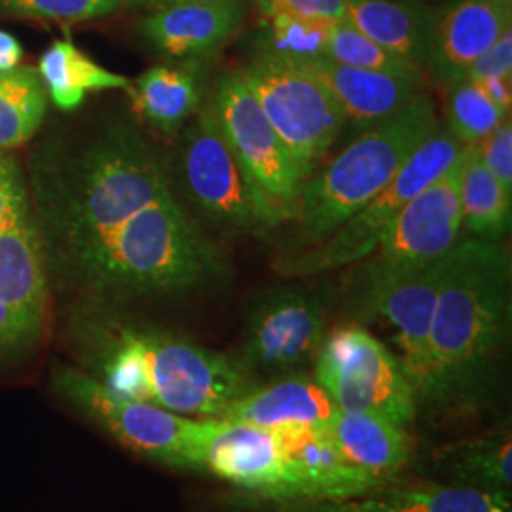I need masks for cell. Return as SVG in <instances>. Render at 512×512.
<instances>
[{
	"label": "cell",
	"instance_id": "cell-1",
	"mask_svg": "<svg viewBox=\"0 0 512 512\" xmlns=\"http://www.w3.org/2000/svg\"><path fill=\"white\" fill-rule=\"evenodd\" d=\"M31 186V213L50 270L171 194L156 150L128 126L84 143H44L33 158Z\"/></svg>",
	"mask_w": 512,
	"mask_h": 512
},
{
	"label": "cell",
	"instance_id": "cell-2",
	"mask_svg": "<svg viewBox=\"0 0 512 512\" xmlns=\"http://www.w3.org/2000/svg\"><path fill=\"white\" fill-rule=\"evenodd\" d=\"M511 255L503 241L459 239L446 255L429 332L425 412L475 408L511 327Z\"/></svg>",
	"mask_w": 512,
	"mask_h": 512
},
{
	"label": "cell",
	"instance_id": "cell-3",
	"mask_svg": "<svg viewBox=\"0 0 512 512\" xmlns=\"http://www.w3.org/2000/svg\"><path fill=\"white\" fill-rule=\"evenodd\" d=\"M52 270L95 296L143 298L215 287L226 262L171 192Z\"/></svg>",
	"mask_w": 512,
	"mask_h": 512
},
{
	"label": "cell",
	"instance_id": "cell-4",
	"mask_svg": "<svg viewBox=\"0 0 512 512\" xmlns=\"http://www.w3.org/2000/svg\"><path fill=\"white\" fill-rule=\"evenodd\" d=\"M439 128L435 103L420 93L404 109L363 131L325 169L306 179L281 255L308 249L376 198L412 152Z\"/></svg>",
	"mask_w": 512,
	"mask_h": 512
},
{
	"label": "cell",
	"instance_id": "cell-5",
	"mask_svg": "<svg viewBox=\"0 0 512 512\" xmlns=\"http://www.w3.org/2000/svg\"><path fill=\"white\" fill-rule=\"evenodd\" d=\"M463 148L465 145L459 143L450 129H435L412 152L391 183L376 198L330 232L323 241L308 249L279 256L275 270L287 277H300L329 272L349 264L355 266L365 260L385 238L404 205L412 202L421 190L435 183L442 173L456 164Z\"/></svg>",
	"mask_w": 512,
	"mask_h": 512
},
{
	"label": "cell",
	"instance_id": "cell-6",
	"mask_svg": "<svg viewBox=\"0 0 512 512\" xmlns=\"http://www.w3.org/2000/svg\"><path fill=\"white\" fill-rule=\"evenodd\" d=\"M135 332L152 389V404L173 414L219 420L230 404L258 385L238 359L164 330Z\"/></svg>",
	"mask_w": 512,
	"mask_h": 512
},
{
	"label": "cell",
	"instance_id": "cell-7",
	"mask_svg": "<svg viewBox=\"0 0 512 512\" xmlns=\"http://www.w3.org/2000/svg\"><path fill=\"white\" fill-rule=\"evenodd\" d=\"M465 150V148H463ZM463 152L458 162L410 203L393 222L385 238L365 260L351 283L353 304L384 289L404 275L420 272L448 255L461 232V177Z\"/></svg>",
	"mask_w": 512,
	"mask_h": 512
},
{
	"label": "cell",
	"instance_id": "cell-8",
	"mask_svg": "<svg viewBox=\"0 0 512 512\" xmlns=\"http://www.w3.org/2000/svg\"><path fill=\"white\" fill-rule=\"evenodd\" d=\"M177 177L186 200L222 230L266 236L283 224L247 179L209 105L184 131Z\"/></svg>",
	"mask_w": 512,
	"mask_h": 512
},
{
	"label": "cell",
	"instance_id": "cell-9",
	"mask_svg": "<svg viewBox=\"0 0 512 512\" xmlns=\"http://www.w3.org/2000/svg\"><path fill=\"white\" fill-rule=\"evenodd\" d=\"M313 378L344 412H368L410 429L418 416L414 389L399 357L372 332L346 325L327 334Z\"/></svg>",
	"mask_w": 512,
	"mask_h": 512
},
{
	"label": "cell",
	"instance_id": "cell-10",
	"mask_svg": "<svg viewBox=\"0 0 512 512\" xmlns=\"http://www.w3.org/2000/svg\"><path fill=\"white\" fill-rule=\"evenodd\" d=\"M306 179L344 128L346 114L308 67L260 52L239 73Z\"/></svg>",
	"mask_w": 512,
	"mask_h": 512
},
{
	"label": "cell",
	"instance_id": "cell-11",
	"mask_svg": "<svg viewBox=\"0 0 512 512\" xmlns=\"http://www.w3.org/2000/svg\"><path fill=\"white\" fill-rule=\"evenodd\" d=\"M209 107L258 196L281 222H289L306 175L239 73L220 78Z\"/></svg>",
	"mask_w": 512,
	"mask_h": 512
},
{
	"label": "cell",
	"instance_id": "cell-12",
	"mask_svg": "<svg viewBox=\"0 0 512 512\" xmlns=\"http://www.w3.org/2000/svg\"><path fill=\"white\" fill-rule=\"evenodd\" d=\"M59 391L126 448L171 469L198 471L202 420H190L156 404L114 395L99 380L78 372L57 376Z\"/></svg>",
	"mask_w": 512,
	"mask_h": 512
},
{
	"label": "cell",
	"instance_id": "cell-13",
	"mask_svg": "<svg viewBox=\"0 0 512 512\" xmlns=\"http://www.w3.org/2000/svg\"><path fill=\"white\" fill-rule=\"evenodd\" d=\"M327 310L310 293L277 287L256 298L247 317L239 365L268 382L306 372L327 338Z\"/></svg>",
	"mask_w": 512,
	"mask_h": 512
},
{
	"label": "cell",
	"instance_id": "cell-14",
	"mask_svg": "<svg viewBox=\"0 0 512 512\" xmlns=\"http://www.w3.org/2000/svg\"><path fill=\"white\" fill-rule=\"evenodd\" d=\"M198 471L238 486L264 503L298 501V486L272 429L228 420H202Z\"/></svg>",
	"mask_w": 512,
	"mask_h": 512
},
{
	"label": "cell",
	"instance_id": "cell-15",
	"mask_svg": "<svg viewBox=\"0 0 512 512\" xmlns=\"http://www.w3.org/2000/svg\"><path fill=\"white\" fill-rule=\"evenodd\" d=\"M444 258L420 272L404 275L355 304L363 319H380L395 330L401 351V365L414 389L418 412L425 410L429 397L431 348L429 332L444 274Z\"/></svg>",
	"mask_w": 512,
	"mask_h": 512
},
{
	"label": "cell",
	"instance_id": "cell-16",
	"mask_svg": "<svg viewBox=\"0 0 512 512\" xmlns=\"http://www.w3.org/2000/svg\"><path fill=\"white\" fill-rule=\"evenodd\" d=\"M268 512H512L511 495L437 482H397L332 501L268 503Z\"/></svg>",
	"mask_w": 512,
	"mask_h": 512
},
{
	"label": "cell",
	"instance_id": "cell-17",
	"mask_svg": "<svg viewBox=\"0 0 512 512\" xmlns=\"http://www.w3.org/2000/svg\"><path fill=\"white\" fill-rule=\"evenodd\" d=\"M512 29V6L497 0H450L437 8L429 69L435 80L452 86L471 65Z\"/></svg>",
	"mask_w": 512,
	"mask_h": 512
},
{
	"label": "cell",
	"instance_id": "cell-18",
	"mask_svg": "<svg viewBox=\"0 0 512 512\" xmlns=\"http://www.w3.org/2000/svg\"><path fill=\"white\" fill-rule=\"evenodd\" d=\"M338 412L340 408L319 382L300 372L256 385L230 404L219 420L251 423L272 431L308 429L327 433Z\"/></svg>",
	"mask_w": 512,
	"mask_h": 512
},
{
	"label": "cell",
	"instance_id": "cell-19",
	"mask_svg": "<svg viewBox=\"0 0 512 512\" xmlns=\"http://www.w3.org/2000/svg\"><path fill=\"white\" fill-rule=\"evenodd\" d=\"M0 302L44 327L48 268L31 200L0 226Z\"/></svg>",
	"mask_w": 512,
	"mask_h": 512
},
{
	"label": "cell",
	"instance_id": "cell-20",
	"mask_svg": "<svg viewBox=\"0 0 512 512\" xmlns=\"http://www.w3.org/2000/svg\"><path fill=\"white\" fill-rule=\"evenodd\" d=\"M275 435L296 480L298 501L346 499L384 484L349 463L330 440L329 433L283 429L275 431Z\"/></svg>",
	"mask_w": 512,
	"mask_h": 512
},
{
	"label": "cell",
	"instance_id": "cell-21",
	"mask_svg": "<svg viewBox=\"0 0 512 512\" xmlns=\"http://www.w3.org/2000/svg\"><path fill=\"white\" fill-rule=\"evenodd\" d=\"M243 21L241 2L171 4L141 19V35L158 52L190 59L219 50Z\"/></svg>",
	"mask_w": 512,
	"mask_h": 512
},
{
	"label": "cell",
	"instance_id": "cell-22",
	"mask_svg": "<svg viewBox=\"0 0 512 512\" xmlns=\"http://www.w3.org/2000/svg\"><path fill=\"white\" fill-rule=\"evenodd\" d=\"M304 67H308L329 88L346 114V120L359 126L378 124L404 109L423 93L421 90L425 82V78L418 76L355 69L334 63L329 57L317 59Z\"/></svg>",
	"mask_w": 512,
	"mask_h": 512
},
{
	"label": "cell",
	"instance_id": "cell-23",
	"mask_svg": "<svg viewBox=\"0 0 512 512\" xmlns=\"http://www.w3.org/2000/svg\"><path fill=\"white\" fill-rule=\"evenodd\" d=\"M346 19L385 50L429 69L437 8L414 0H348Z\"/></svg>",
	"mask_w": 512,
	"mask_h": 512
},
{
	"label": "cell",
	"instance_id": "cell-24",
	"mask_svg": "<svg viewBox=\"0 0 512 512\" xmlns=\"http://www.w3.org/2000/svg\"><path fill=\"white\" fill-rule=\"evenodd\" d=\"M327 433L349 463L380 482L397 478L412 456L408 429L378 414L340 410Z\"/></svg>",
	"mask_w": 512,
	"mask_h": 512
},
{
	"label": "cell",
	"instance_id": "cell-25",
	"mask_svg": "<svg viewBox=\"0 0 512 512\" xmlns=\"http://www.w3.org/2000/svg\"><path fill=\"white\" fill-rule=\"evenodd\" d=\"M435 469L454 486L511 495L512 439L509 431L456 440L440 446Z\"/></svg>",
	"mask_w": 512,
	"mask_h": 512
},
{
	"label": "cell",
	"instance_id": "cell-26",
	"mask_svg": "<svg viewBox=\"0 0 512 512\" xmlns=\"http://www.w3.org/2000/svg\"><path fill=\"white\" fill-rule=\"evenodd\" d=\"M511 200V192L482 162L478 145H467L459 177L461 228L476 239L503 241L511 228Z\"/></svg>",
	"mask_w": 512,
	"mask_h": 512
},
{
	"label": "cell",
	"instance_id": "cell-27",
	"mask_svg": "<svg viewBox=\"0 0 512 512\" xmlns=\"http://www.w3.org/2000/svg\"><path fill=\"white\" fill-rule=\"evenodd\" d=\"M37 71L50 99L63 110L80 107L88 92L129 90L131 86L126 76L110 73L80 52L71 38L54 42L40 57Z\"/></svg>",
	"mask_w": 512,
	"mask_h": 512
},
{
	"label": "cell",
	"instance_id": "cell-28",
	"mask_svg": "<svg viewBox=\"0 0 512 512\" xmlns=\"http://www.w3.org/2000/svg\"><path fill=\"white\" fill-rule=\"evenodd\" d=\"M135 110L152 128L175 133L198 110L202 93L198 78L186 69L156 65L131 88Z\"/></svg>",
	"mask_w": 512,
	"mask_h": 512
},
{
	"label": "cell",
	"instance_id": "cell-29",
	"mask_svg": "<svg viewBox=\"0 0 512 512\" xmlns=\"http://www.w3.org/2000/svg\"><path fill=\"white\" fill-rule=\"evenodd\" d=\"M48 92L37 69L16 67L0 73V150L31 141L46 118Z\"/></svg>",
	"mask_w": 512,
	"mask_h": 512
},
{
	"label": "cell",
	"instance_id": "cell-30",
	"mask_svg": "<svg viewBox=\"0 0 512 512\" xmlns=\"http://www.w3.org/2000/svg\"><path fill=\"white\" fill-rule=\"evenodd\" d=\"M448 95V129L456 135L461 145H478L495 128L511 118L505 110L499 109L480 86L471 80H459L452 84Z\"/></svg>",
	"mask_w": 512,
	"mask_h": 512
},
{
	"label": "cell",
	"instance_id": "cell-31",
	"mask_svg": "<svg viewBox=\"0 0 512 512\" xmlns=\"http://www.w3.org/2000/svg\"><path fill=\"white\" fill-rule=\"evenodd\" d=\"M327 57L334 63L355 69L423 78V71L418 67L408 63L403 57L385 50L384 46H380L372 38L366 37L365 33L353 27L348 19L334 21L330 29Z\"/></svg>",
	"mask_w": 512,
	"mask_h": 512
},
{
	"label": "cell",
	"instance_id": "cell-32",
	"mask_svg": "<svg viewBox=\"0 0 512 512\" xmlns=\"http://www.w3.org/2000/svg\"><path fill=\"white\" fill-rule=\"evenodd\" d=\"M268 35L262 52L296 65H310L327 57L330 29L334 21L325 19L272 16L268 18Z\"/></svg>",
	"mask_w": 512,
	"mask_h": 512
},
{
	"label": "cell",
	"instance_id": "cell-33",
	"mask_svg": "<svg viewBox=\"0 0 512 512\" xmlns=\"http://www.w3.org/2000/svg\"><path fill=\"white\" fill-rule=\"evenodd\" d=\"M124 0H0V14L55 21H86L114 14Z\"/></svg>",
	"mask_w": 512,
	"mask_h": 512
},
{
	"label": "cell",
	"instance_id": "cell-34",
	"mask_svg": "<svg viewBox=\"0 0 512 512\" xmlns=\"http://www.w3.org/2000/svg\"><path fill=\"white\" fill-rule=\"evenodd\" d=\"M260 12L266 18L272 16H296V18L346 19L348 0H256Z\"/></svg>",
	"mask_w": 512,
	"mask_h": 512
},
{
	"label": "cell",
	"instance_id": "cell-35",
	"mask_svg": "<svg viewBox=\"0 0 512 512\" xmlns=\"http://www.w3.org/2000/svg\"><path fill=\"white\" fill-rule=\"evenodd\" d=\"M478 152L484 165L512 194V126L511 118L495 128L486 139L478 143Z\"/></svg>",
	"mask_w": 512,
	"mask_h": 512
},
{
	"label": "cell",
	"instance_id": "cell-36",
	"mask_svg": "<svg viewBox=\"0 0 512 512\" xmlns=\"http://www.w3.org/2000/svg\"><path fill=\"white\" fill-rule=\"evenodd\" d=\"M25 203H29V194L18 160L0 150V226Z\"/></svg>",
	"mask_w": 512,
	"mask_h": 512
},
{
	"label": "cell",
	"instance_id": "cell-37",
	"mask_svg": "<svg viewBox=\"0 0 512 512\" xmlns=\"http://www.w3.org/2000/svg\"><path fill=\"white\" fill-rule=\"evenodd\" d=\"M488 78H512V29L495 42L484 55H480L465 80L482 82Z\"/></svg>",
	"mask_w": 512,
	"mask_h": 512
},
{
	"label": "cell",
	"instance_id": "cell-38",
	"mask_svg": "<svg viewBox=\"0 0 512 512\" xmlns=\"http://www.w3.org/2000/svg\"><path fill=\"white\" fill-rule=\"evenodd\" d=\"M40 330L42 327L0 302V355L31 346L37 340Z\"/></svg>",
	"mask_w": 512,
	"mask_h": 512
},
{
	"label": "cell",
	"instance_id": "cell-39",
	"mask_svg": "<svg viewBox=\"0 0 512 512\" xmlns=\"http://www.w3.org/2000/svg\"><path fill=\"white\" fill-rule=\"evenodd\" d=\"M23 57V48L18 38L6 31H0V73L19 67Z\"/></svg>",
	"mask_w": 512,
	"mask_h": 512
},
{
	"label": "cell",
	"instance_id": "cell-40",
	"mask_svg": "<svg viewBox=\"0 0 512 512\" xmlns=\"http://www.w3.org/2000/svg\"><path fill=\"white\" fill-rule=\"evenodd\" d=\"M217 2H243V0H129L131 6L147 8L150 12L171 4H217Z\"/></svg>",
	"mask_w": 512,
	"mask_h": 512
},
{
	"label": "cell",
	"instance_id": "cell-41",
	"mask_svg": "<svg viewBox=\"0 0 512 512\" xmlns=\"http://www.w3.org/2000/svg\"><path fill=\"white\" fill-rule=\"evenodd\" d=\"M497 2H501V4H505V6H512V0H497Z\"/></svg>",
	"mask_w": 512,
	"mask_h": 512
},
{
	"label": "cell",
	"instance_id": "cell-42",
	"mask_svg": "<svg viewBox=\"0 0 512 512\" xmlns=\"http://www.w3.org/2000/svg\"><path fill=\"white\" fill-rule=\"evenodd\" d=\"M414 2H423V4H429V2H433V0H414Z\"/></svg>",
	"mask_w": 512,
	"mask_h": 512
}]
</instances>
